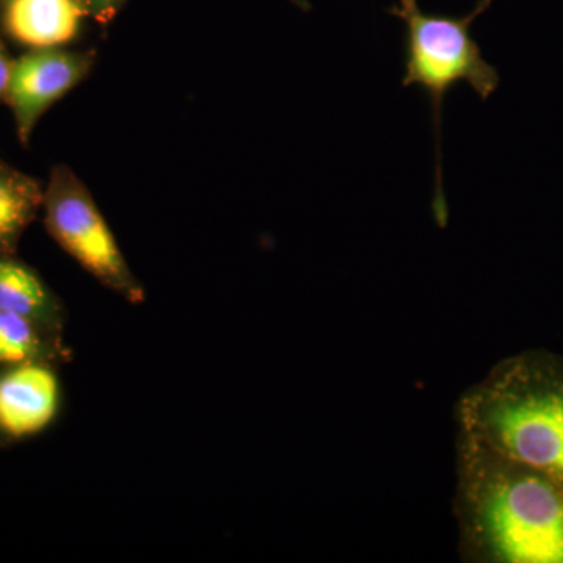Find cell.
Here are the masks:
<instances>
[{"instance_id":"4fadbf2b","label":"cell","mask_w":563,"mask_h":563,"mask_svg":"<svg viewBox=\"0 0 563 563\" xmlns=\"http://www.w3.org/2000/svg\"><path fill=\"white\" fill-rule=\"evenodd\" d=\"M290 2L296 7V9L301 11L312 10V3H310V0H290Z\"/></svg>"},{"instance_id":"8fae6325","label":"cell","mask_w":563,"mask_h":563,"mask_svg":"<svg viewBox=\"0 0 563 563\" xmlns=\"http://www.w3.org/2000/svg\"><path fill=\"white\" fill-rule=\"evenodd\" d=\"M125 2L128 0H80L88 18L101 24L102 27H107L114 21Z\"/></svg>"},{"instance_id":"9c48e42d","label":"cell","mask_w":563,"mask_h":563,"mask_svg":"<svg viewBox=\"0 0 563 563\" xmlns=\"http://www.w3.org/2000/svg\"><path fill=\"white\" fill-rule=\"evenodd\" d=\"M0 310L29 318L43 329L57 320L58 307L38 273L14 255H0Z\"/></svg>"},{"instance_id":"7c38bea8","label":"cell","mask_w":563,"mask_h":563,"mask_svg":"<svg viewBox=\"0 0 563 563\" xmlns=\"http://www.w3.org/2000/svg\"><path fill=\"white\" fill-rule=\"evenodd\" d=\"M14 60L10 57L5 44L0 40V101L5 102L9 92L11 73H13Z\"/></svg>"},{"instance_id":"7a4b0ae2","label":"cell","mask_w":563,"mask_h":563,"mask_svg":"<svg viewBox=\"0 0 563 563\" xmlns=\"http://www.w3.org/2000/svg\"><path fill=\"white\" fill-rule=\"evenodd\" d=\"M457 437L563 481V355L520 352L455 406Z\"/></svg>"},{"instance_id":"6da1fadb","label":"cell","mask_w":563,"mask_h":563,"mask_svg":"<svg viewBox=\"0 0 563 563\" xmlns=\"http://www.w3.org/2000/svg\"><path fill=\"white\" fill-rule=\"evenodd\" d=\"M454 514L476 563H563V481L457 437Z\"/></svg>"},{"instance_id":"3957f363","label":"cell","mask_w":563,"mask_h":563,"mask_svg":"<svg viewBox=\"0 0 563 563\" xmlns=\"http://www.w3.org/2000/svg\"><path fill=\"white\" fill-rule=\"evenodd\" d=\"M493 0H479L465 16H443L426 13L418 0H398L388 13L406 24V76L404 87L420 85L431 99L433 129L437 140V187L433 213L440 225L446 222V201L442 174V113L446 92L465 81L483 101L499 85L498 70L484 60L483 52L472 35L473 22L492 5Z\"/></svg>"},{"instance_id":"5bb4252c","label":"cell","mask_w":563,"mask_h":563,"mask_svg":"<svg viewBox=\"0 0 563 563\" xmlns=\"http://www.w3.org/2000/svg\"><path fill=\"white\" fill-rule=\"evenodd\" d=\"M0 2H2V0H0Z\"/></svg>"},{"instance_id":"52a82bcc","label":"cell","mask_w":563,"mask_h":563,"mask_svg":"<svg viewBox=\"0 0 563 563\" xmlns=\"http://www.w3.org/2000/svg\"><path fill=\"white\" fill-rule=\"evenodd\" d=\"M85 18L80 0H2L7 35L31 51L60 49L73 43Z\"/></svg>"},{"instance_id":"277c9868","label":"cell","mask_w":563,"mask_h":563,"mask_svg":"<svg viewBox=\"0 0 563 563\" xmlns=\"http://www.w3.org/2000/svg\"><path fill=\"white\" fill-rule=\"evenodd\" d=\"M43 211L44 224L52 239L85 272L129 301H143V288L129 268L113 232L91 192L69 166L52 168L44 188Z\"/></svg>"},{"instance_id":"8992f818","label":"cell","mask_w":563,"mask_h":563,"mask_svg":"<svg viewBox=\"0 0 563 563\" xmlns=\"http://www.w3.org/2000/svg\"><path fill=\"white\" fill-rule=\"evenodd\" d=\"M60 399V380L49 366H9L0 374V432L16 440L43 432L57 417Z\"/></svg>"},{"instance_id":"30bf717a","label":"cell","mask_w":563,"mask_h":563,"mask_svg":"<svg viewBox=\"0 0 563 563\" xmlns=\"http://www.w3.org/2000/svg\"><path fill=\"white\" fill-rule=\"evenodd\" d=\"M44 329L29 318L0 310V365L40 362Z\"/></svg>"},{"instance_id":"5b68a950","label":"cell","mask_w":563,"mask_h":563,"mask_svg":"<svg viewBox=\"0 0 563 563\" xmlns=\"http://www.w3.org/2000/svg\"><path fill=\"white\" fill-rule=\"evenodd\" d=\"M95 51L35 49L16 58L5 102L18 139L29 144L43 114L90 76Z\"/></svg>"},{"instance_id":"ba28073f","label":"cell","mask_w":563,"mask_h":563,"mask_svg":"<svg viewBox=\"0 0 563 563\" xmlns=\"http://www.w3.org/2000/svg\"><path fill=\"white\" fill-rule=\"evenodd\" d=\"M43 202L40 181L0 158V255H14Z\"/></svg>"}]
</instances>
